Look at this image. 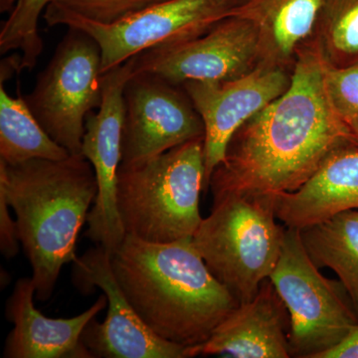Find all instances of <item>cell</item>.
I'll use <instances>...</instances> for the list:
<instances>
[{
    "label": "cell",
    "instance_id": "cell-1",
    "mask_svg": "<svg viewBox=\"0 0 358 358\" xmlns=\"http://www.w3.org/2000/svg\"><path fill=\"white\" fill-rule=\"evenodd\" d=\"M326 69L315 40L301 49L288 91L233 134L212 195L296 192L334 150L353 143L327 98Z\"/></svg>",
    "mask_w": 358,
    "mask_h": 358
},
{
    "label": "cell",
    "instance_id": "cell-2",
    "mask_svg": "<svg viewBox=\"0 0 358 358\" xmlns=\"http://www.w3.org/2000/svg\"><path fill=\"white\" fill-rule=\"evenodd\" d=\"M112 268L145 326L185 348L205 343L239 305L207 267L192 238L152 243L127 234L112 254Z\"/></svg>",
    "mask_w": 358,
    "mask_h": 358
},
{
    "label": "cell",
    "instance_id": "cell-3",
    "mask_svg": "<svg viewBox=\"0 0 358 358\" xmlns=\"http://www.w3.org/2000/svg\"><path fill=\"white\" fill-rule=\"evenodd\" d=\"M0 192L16 216L35 298L49 300L63 266L78 258V237L98 193L95 171L82 155L18 164L0 160Z\"/></svg>",
    "mask_w": 358,
    "mask_h": 358
},
{
    "label": "cell",
    "instance_id": "cell-4",
    "mask_svg": "<svg viewBox=\"0 0 358 358\" xmlns=\"http://www.w3.org/2000/svg\"><path fill=\"white\" fill-rule=\"evenodd\" d=\"M204 179L203 138L120 166L117 201L126 235L152 243L192 238L203 220L199 199Z\"/></svg>",
    "mask_w": 358,
    "mask_h": 358
},
{
    "label": "cell",
    "instance_id": "cell-5",
    "mask_svg": "<svg viewBox=\"0 0 358 358\" xmlns=\"http://www.w3.org/2000/svg\"><path fill=\"white\" fill-rule=\"evenodd\" d=\"M277 197L254 192L213 195L210 215L193 235L195 249L238 303L255 298L281 256L287 227L275 221Z\"/></svg>",
    "mask_w": 358,
    "mask_h": 358
},
{
    "label": "cell",
    "instance_id": "cell-6",
    "mask_svg": "<svg viewBox=\"0 0 358 358\" xmlns=\"http://www.w3.org/2000/svg\"><path fill=\"white\" fill-rule=\"evenodd\" d=\"M268 279L291 320V357L320 358L358 326L345 286L327 279L310 260L300 230L287 228L282 253Z\"/></svg>",
    "mask_w": 358,
    "mask_h": 358
},
{
    "label": "cell",
    "instance_id": "cell-7",
    "mask_svg": "<svg viewBox=\"0 0 358 358\" xmlns=\"http://www.w3.org/2000/svg\"><path fill=\"white\" fill-rule=\"evenodd\" d=\"M245 0H164L113 24L93 22L49 4L43 17L50 27L65 25L93 37L102 53V73L155 47L190 41L235 13Z\"/></svg>",
    "mask_w": 358,
    "mask_h": 358
},
{
    "label": "cell",
    "instance_id": "cell-8",
    "mask_svg": "<svg viewBox=\"0 0 358 358\" xmlns=\"http://www.w3.org/2000/svg\"><path fill=\"white\" fill-rule=\"evenodd\" d=\"M68 28L24 99L56 143L70 155H81L87 117L102 103V53L93 37Z\"/></svg>",
    "mask_w": 358,
    "mask_h": 358
},
{
    "label": "cell",
    "instance_id": "cell-9",
    "mask_svg": "<svg viewBox=\"0 0 358 358\" xmlns=\"http://www.w3.org/2000/svg\"><path fill=\"white\" fill-rule=\"evenodd\" d=\"M121 166H133L204 138L201 117L182 86L133 73L124 89Z\"/></svg>",
    "mask_w": 358,
    "mask_h": 358
},
{
    "label": "cell",
    "instance_id": "cell-10",
    "mask_svg": "<svg viewBox=\"0 0 358 358\" xmlns=\"http://www.w3.org/2000/svg\"><path fill=\"white\" fill-rule=\"evenodd\" d=\"M131 60L133 73H150L179 86L187 81H229L260 66L258 32L246 18L232 15L197 38L148 49Z\"/></svg>",
    "mask_w": 358,
    "mask_h": 358
},
{
    "label": "cell",
    "instance_id": "cell-11",
    "mask_svg": "<svg viewBox=\"0 0 358 358\" xmlns=\"http://www.w3.org/2000/svg\"><path fill=\"white\" fill-rule=\"evenodd\" d=\"M133 74L131 58L103 75L102 103L88 115L81 155L95 171L98 193L89 212L85 236L112 255L121 246L126 231L117 201V171L122 160L124 120V89Z\"/></svg>",
    "mask_w": 358,
    "mask_h": 358
},
{
    "label": "cell",
    "instance_id": "cell-12",
    "mask_svg": "<svg viewBox=\"0 0 358 358\" xmlns=\"http://www.w3.org/2000/svg\"><path fill=\"white\" fill-rule=\"evenodd\" d=\"M73 264V279L79 291L90 294L99 288L107 296L105 320L99 324L94 317L82 334V343L92 357L190 358L189 348L160 338L138 317L115 279L107 250L95 245Z\"/></svg>",
    "mask_w": 358,
    "mask_h": 358
},
{
    "label": "cell",
    "instance_id": "cell-13",
    "mask_svg": "<svg viewBox=\"0 0 358 358\" xmlns=\"http://www.w3.org/2000/svg\"><path fill=\"white\" fill-rule=\"evenodd\" d=\"M293 72L260 65L229 81H187L181 85L204 124V192L212 173L225 159L233 134L288 91Z\"/></svg>",
    "mask_w": 358,
    "mask_h": 358
},
{
    "label": "cell",
    "instance_id": "cell-14",
    "mask_svg": "<svg viewBox=\"0 0 358 358\" xmlns=\"http://www.w3.org/2000/svg\"><path fill=\"white\" fill-rule=\"evenodd\" d=\"M291 320L270 279L255 298L239 303L201 345L189 348L190 357L289 358Z\"/></svg>",
    "mask_w": 358,
    "mask_h": 358
},
{
    "label": "cell",
    "instance_id": "cell-15",
    "mask_svg": "<svg viewBox=\"0 0 358 358\" xmlns=\"http://www.w3.org/2000/svg\"><path fill=\"white\" fill-rule=\"evenodd\" d=\"M32 277L18 280L6 303V317L13 324L4 345L6 358H91L82 343L87 324L107 307L103 294L81 315L50 319L34 307Z\"/></svg>",
    "mask_w": 358,
    "mask_h": 358
},
{
    "label": "cell",
    "instance_id": "cell-16",
    "mask_svg": "<svg viewBox=\"0 0 358 358\" xmlns=\"http://www.w3.org/2000/svg\"><path fill=\"white\" fill-rule=\"evenodd\" d=\"M358 209V145L334 150L294 192L278 195L275 214L287 228L303 229L341 212Z\"/></svg>",
    "mask_w": 358,
    "mask_h": 358
},
{
    "label": "cell",
    "instance_id": "cell-17",
    "mask_svg": "<svg viewBox=\"0 0 358 358\" xmlns=\"http://www.w3.org/2000/svg\"><path fill=\"white\" fill-rule=\"evenodd\" d=\"M326 0H245L233 15L257 29L260 65L293 72L299 52L315 40Z\"/></svg>",
    "mask_w": 358,
    "mask_h": 358
},
{
    "label": "cell",
    "instance_id": "cell-18",
    "mask_svg": "<svg viewBox=\"0 0 358 358\" xmlns=\"http://www.w3.org/2000/svg\"><path fill=\"white\" fill-rule=\"evenodd\" d=\"M300 233L310 260L338 275L358 315V209L341 212Z\"/></svg>",
    "mask_w": 358,
    "mask_h": 358
},
{
    "label": "cell",
    "instance_id": "cell-19",
    "mask_svg": "<svg viewBox=\"0 0 358 358\" xmlns=\"http://www.w3.org/2000/svg\"><path fill=\"white\" fill-rule=\"evenodd\" d=\"M70 155L37 121L24 96L18 93L13 98L0 82V160L18 164L37 159L62 160Z\"/></svg>",
    "mask_w": 358,
    "mask_h": 358
},
{
    "label": "cell",
    "instance_id": "cell-20",
    "mask_svg": "<svg viewBox=\"0 0 358 358\" xmlns=\"http://www.w3.org/2000/svg\"><path fill=\"white\" fill-rule=\"evenodd\" d=\"M315 41L327 67L341 70L358 66V0H326Z\"/></svg>",
    "mask_w": 358,
    "mask_h": 358
},
{
    "label": "cell",
    "instance_id": "cell-21",
    "mask_svg": "<svg viewBox=\"0 0 358 358\" xmlns=\"http://www.w3.org/2000/svg\"><path fill=\"white\" fill-rule=\"evenodd\" d=\"M54 0H0V13H8L0 29V53L18 51L21 71H32L44 49L40 16Z\"/></svg>",
    "mask_w": 358,
    "mask_h": 358
},
{
    "label": "cell",
    "instance_id": "cell-22",
    "mask_svg": "<svg viewBox=\"0 0 358 358\" xmlns=\"http://www.w3.org/2000/svg\"><path fill=\"white\" fill-rule=\"evenodd\" d=\"M329 103L343 128L358 145V66L348 69H326Z\"/></svg>",
    "mask_w": 358,
    "mask_h": 358
},
{
    "label": "cell",
    "instance_id": "cell-23",
    "mask_svg": "<svg viewBox=\"0 0 358 358\" xmlns=\"http://www.w3.org/2000/svg\"><path fill=\"white\" fill-rule=\"evenodd\" d=\"M164 0H54L50 4L85 20L113 24Z\"/></svg>",
    "mask_w": 358,
    "mask_h": 358
},
{
    "label": "cell",
    "instance_id": "cell-24",
    "mask_svg": "<svg viewBox=\"0 0 358 358\" xmlns=\"http://www.w3.org/2000/svg\"><path fill=\"white\" fill-rule=\"evenodd\" d=\"M9 208L6 195L0 192V250L6 259L14 258L20 249L17 224L13 220Z\"/></svg>",
    "mask_w": 358,
    "mask_h": 358
},
{
    "label": "cell",
    "instance_id": "cell-25",
    "mask_svg": "<svg viewBox=\"0 0 358 358\" xmlns=\"http://www.w3.org/2000/svg\"><path fill=\"white\" fill-rule=\"evenodd\" d=\"M320 358H358V326L338 345Z\"/></svg>",
    "mask_w": 358,
    "mask_h": 358
}]
</instances>
